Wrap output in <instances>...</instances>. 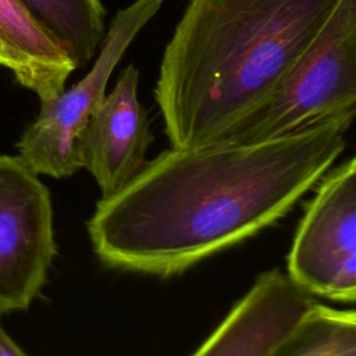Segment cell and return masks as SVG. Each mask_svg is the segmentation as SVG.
Masks as SVG:
<instances>
[{"label": "cell", "mask_w": 356, "mask_h": 356, "mask_svg": "<svg viewBox=\"0 0 356 356\" xmlns=\"http://www.w3.org/2000/svg\"><path fill=\"white\" fill-rule=\"evenodd\" d=\"M352 108H356V0H339L267 103L222 142L274 139Z\"/></svg>", "instance_id": "3"}, {"label": "cell", "mask_w": 356, "mask_h": 356, "mask_svg": "<svg viewBox=\"0 0 356 356\" xmlns=\"http://www.w3.org/2000/svg\"><path fill=\"white\" fill-rule=\"evenodd\" d=\"M288 277L312 296L356 299V160L330 168L306 203L288 254Z\"/></svg>", "instance_id": "5"}, {"label": "cell", "mask_w": 356, "mask_h": 356, "mask_svg": "<svg viewBox=\"0 0 356 356\" xmlns=\"http://www.w3.org/2000/svg\"><path fill=\"white\" fill-rule=\"evenodd\" d=\"M356 108L256 143L171 147L103 197L88 234L103 264L157 277L254 235L281 218L346 147Z\"/></svg>", "instance_id": "1"}, {"label": "cell", "mask_w": 356, "mask_h": 356, "mask_svg": "<svg viewBox=\"0 0 356 356\" xmlns=\"http://www.w3.org/2000/svg\"><path fill=\"white\" fill-rule=\"evenodd\" d=\"M0 65L11 70V61H10L8 53H7V50H6V47L3 46L1 42H0Z\"/></svg>", "instance_id": "13"}, {"label": "cell", "mask_w": 356, "mask_h": 356, "mask_svg": "<svg viewBox=\"0 0 356 356\" xmlns=\"http://www.w3.org/2000/svg\"><path fill=\"white\" fill-rule=\"evenodd\" d=\"M268 356H356V314L314 302Z\"/></svg>", "instance_id": "11"}, {"label": "cell", "mask_w": 356, "mask_h": 356, "mask_svg": "<svg viewBox=\"0 0 356 356\" xmlns=\"http://www.w3.org/2000/svg\"><path fill=\"white\" fill-rule=\"evenodd\" d=\"M42 28L85 65L104 38L106 10L100 0H19Z\"/></svg>", "instance_id": "10"}, {"label": "cell", "mask_w": 356, "mask_h": 356, "mask_svg": "<svg viewBox=\"0 0 356 356\" xmlns=\"http://www.w3.org/2000/svg\"><path fill=\"white\" fill-rule=\"evenodd\" d=\"M313 305L286 273L263 271L191 356H268Z\"/></svg>", "instance_id": "8"}, {"label": "cell", "mask_w": 356, "mask_h": 356, "mask_svg": "<svg viewBox=\"0 0 356 356\" xmlns=\"http://www.w3.org/2000/svg\"><path fill=\"white\" fill-rule=\"evenodd\" d=\"M56 253L49 189L19 156L0 154V318L31 306Z\"/></svg>", "instance_id": "6"}, {"label": "cell", "mask_w": 356, "mask_h": 356, "mask_svg": "<svg viewBox=\"0 0 356 356\" xmlns=\"http://www.w3.org/2000/svg\"><path fill=\"white\" fill-rule=\"evenodd\" d=\"M163 1L135 0L118 10L89 72L56 97L40 102L39 115L17 143L18 156L35 174L65 178L82 168L79 140L106 96L108 78Z\"/></svg>", "instance_id": "4"}, {"label": "cell", "mask_w": 356, "mask_h": 356, "mask_svg": "<svg viewBox=\"0 0 356 356\" xmlns=\"http://www.w3.org/2000/svg\"><path fill=\"white\" fill-rule=\"evenodd\" d=\"M0 356H26V353L13 341L0 323Z\"/></svg>", "instance_id": "12"}, {"label": "cell", "mask_w": 356, "mask_h": 356, "mask_svg": "<svg viewBox=\"0 0 356 356\" xmlns=\"http://www.w3.org/2000/svg\"><path fill=\"white\" fill-rule=\"evenodd\" d=\"M138 68L125 67L79 140L81 165L93 175L102 199L125 188L146 164L153 135L138 99Z\"/></svg>", "instance_id": "7"}, {"label": "cell", "mask_w": 356, "mask_h": 356, "mask_svg": "<svg viewBox=\"0 0 356 356\" xmlns=\"http://www.w3.org/2000/svg\"><path fill=\"white\" fill-rule=\"evenodd\" d=\"M0 42L17 81L35 92L40 102L61 93L76 68L75 61L19 0H0Z\"/></svg>", "instance_id": "9"}, {"label": "cell", "mask_w": 356, "mask_h": 356, "mask_svg": "<svg viewBox=\"0 0 356 356\" xmlns=\"http://www.w3.org/2000/svg\"><path fill=\"white\" fill-rule=\"evenodd\" d=\"M339 0H189L154 97L172 147L222 142L263 107Z\"/></svg>", "instance_id": "2"}]
</instances>
